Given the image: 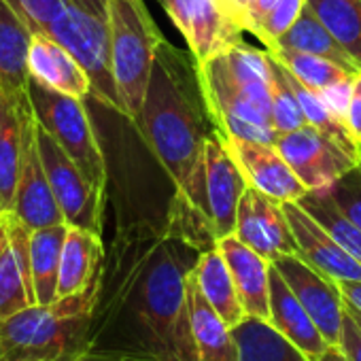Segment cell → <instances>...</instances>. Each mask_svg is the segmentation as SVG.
Returning a JSON list of instances; mask_svg holds the SVG:
<instances>
[{
    "instance_id": "cell-1",
    "label": "cell",
    "mask_w": 361,
    "mask_h": 361,
    "mask_svg": "<svg viewBox=\"0 0 361 361\" xmlns=\"http://www.w3.org/2000/svg\"><path fill=\"white\" fill-rule=\"evenodd\" d=\"M215 245L207 219L176 194L161 215L121 221L104 253L87 350L117 361H200L188 279Z\"/></svg>"
},
{
    "instance_id": "cell-2",
    "label": "cell",
    "mask_w": 361,
    "mask_h": 361,
    "mask_svg": "<svg viewBox=\"0 0 361 361\" xmlns=\"http://www.w3.org/2000/svg\"><path fill=\"white\" fill-rule=\"evenodd\" d=\"M134 126L172 180L174 194L207 219L204 151L219 128L204 94L200 66L190 51L166 39L159 43Z\"/></svg>"
},
{
    "instance_id": "cell-3",
    "label": "cell",
    "mask_w": 361,
    "mask_h": 361,
    "mask_svg": "<svg viewBox=\"0 0 361 361\" xmlns=\"http://www.w3.org/2000/svg\"><path fill=\"white\" fill-rule=\"evenodd\" d=\"M96 291L98 281L81 293L32 304L3 319L0 361H68L87 350Z\"/></svg>"
},
{
    "instance_id": "cell-4",
    "label": "cell",
    "mask_w": 361,
    "mask_h": 361,
    "mask_svg": "<svg viewBox=\"0 0 361 361\" xmlns=\"http://www.w3.org/2000/svg\"><path fill=\"white\" fill-rule=\"evenodd\" d=\"M106 22L111 32L113 77L123 104V117L136 123L153 60L164 37L142 0H109Z\"/></svg>"
},
{
    "instance_id": "cell-5",
    "label": "cell",
    "mask_w": 361,
    "mask_h": 361,
    "mask_svg": "<svg viewBox=\"0 0 361 361\" xmlns=\"http://www.w3.org/2000/svg\"><path fill=\"white\" fill-rule=\"evenodd\" d=\"M28 98L37 123L75 159L92 185L106 190V159L94 132L85 100L56 92L28 77Z\"/></svg>"
},
{
    "instance_id": "cell-6",
    "label": "cell",
    "mask_w": 361,
    "mask_h": 361,
    "mask_svg": "<svg viewBox=\"0 0 361 361\" xmlns=\"http://www.w3.org/2000/svg\"><path fill=\"white\" fill-rule=\"evenodd\" d=\"M45 35L64 45L92 81V98L123 115V104L113 77L109 22L68 3V7L47 26Z\"/></svg>"
},
{
    "instance_id": "cell-7",
    "label": "cell",
    "mask_w": 361,
    "mask_h": 361,
    "mask_svg": "<svg viewBox=\"0 0 361 361\" xmlns=\"http://www.w3.org/2000/svg\"><path fill=\"white\" fill-rule=\"evenodd\" d=\"M37 145L54 196L71 228H81L102 236L104 192L96 190L75 159L37 123Z\"/></svg>"
},
{
    "instance_id": "cell-8",
    "label": "cell",
    "mask_w": 361,
    "mask_h": 361,
    "mask_svg": "<svg viewBox=\"0 0 361 361\" xmlns=\"http://www.w3.org/2000/svg\"><path fill=\"white\" fill-rule=\"evenodd\" d=\"M204 94L221 136L243 138L253 142H276V130L266 111L249 100L234 83L224 54L200 66Z\"/></svg>"
},
{
    "instance_id": "cell-9",
    "label": "cell",
    "mask_w": 361,
    "mask_h": 361,
    "mask_svg": "<svg viewBox=\"0 0 361 361\" xmlns=\"http://www.w3.org/2000/svg\"><path fill=\"white\" fill-rule=\"evenodd\" d=\"M172 24L183 35L190 54L204 66L240 43L245 32L217 0H157Z\"/></svg>"
},
{
    "instance_id": "cell-10",
    "label": "cell",
    "mask_w": 361,
    "mask_h": 361,
    "mask_svg": "<svg viewBox=\"0 0 361 361\" xmlns=\"http://www.w3.org/2000/svg\"><path fill=\"white\" fill-rule=\"evenodd\" d=\"M274 147L300 176L308 190H327L336 180L359 164L336 140L312 126L279 134Z\"/></svg>"
},
{
    "instance_id": "cell-11",
    "label": "cell",
    "mask_w": 361,
    "mask_h": 361,
    "mask_svg": "<svg viewBox=\"0 0 361 361\" xmlns=\"http://www.w3.org/2000/svg\"><path fill=\"white\" fill-rule=\"evenodd\" d=\"M272 266L281 272V276L302 302L325 340L331 346H340L344 325V300L336 281L319 272L298 253L283 255L272 262Z\"/></svg>"
},
{
    "instance_id": "cell-12",
    "label": "cell",
    "mask_w": 361,
    "mask_h": 361,
    "mask_svg": "<svg viewBox=\"0 0 361 361\" xmlns=\"http://www.w3.org/2000/svg\"><path fill=\"white\" fill-rule=\"evenodd\" d=\"M204 188H207V221L215 240L236 232V215L249 180L228 151L221 132L209 138L204 151Z\"/></svg>"
},
{
    "instance_id": "cell-13",
    "label": "cell",
    "mask_w": 361,
    "mask_h": 361,
    "mask_svg": "<svg viewBox=\"0 0 361 361\" xmlns=\"http://www.w3.org/2000/svg\"><path fill=\"white\" fill-rule=\"evenodd\" d=\"M234 236L264 255L270 264L283 255L298 253V243L283 202L262 194L251 185L240 198Z\"/></svg>"
},
{
    "instance_id": "cell-14",
    "label": "cell",
    "mask_w": 361,
    "mask_h": 361,
    "mask_svg": "<svg viewBox=\"0 0 361 361\" xmlns=\"http://www.w3.org/2000/svg\"><path fill=\"white\" fill-rule=\"evenodd\" d=\"M221 138L228 151L232 153V157L236 159V164L240 166L251 188L259 190L262 194L283 204L300 202L310 192L274 145L228 138V136Z\"/></svg>"
},
{
    "instance_id": "cell-15",
    "label": "cell",
    "mask_w": 361,
    "mask_h": 361,
    "mask_svg": "<svg viewBox=\"0 0 361 361\" xmlns=\"http://www.w3.org/2000/svg\"><path fill=\"white\" fill-rule=\"evenodd\" d=\"M18 221H22L30 232L66 224L62 209L54 196V190L49 185V178L45 174V166L39 153L37 145V119L30 123L20 176H18V188L13 196V204L9 211Z\"/></svg>"
},
{
    "instance_id": "cell-16",
    "label": "cell",
    "mask_w": 361,
    "mask_h": 361,
    "mask_svg": "<svg viewBox=\"0 0 361 361\" xmlns=\"http://www.w3.org/2000/svg\"><path fill=\"white\" fill-rule=\"evenodd\" d=\"M37 304L30 272V230L7 215L0 232V321Z\"/></svg>"
},
{
    "instance_id": "cell-17",
    "label": "cell",
    "mask_w": 361,
    "mask_h": 361,
    "mask_svg": "<svg viewBox=\"0 0 361 361\" xmlns=\"http://www.w3.org/2000/svg\"><path fill=\"white\" fill-rule=\"evenodd\" d=\"M298 243V255L331 281H361V264L298 202L283 204Z\"/></svg>"
},
{
    "instance_id": "cell-18",
    "label": "cell",
    "mask_w": 361,
    "mask_h": 361,
    "mask_svg": "<svg viewBox=\"0 0 361 361\" xmlns=\"http://www.w3.org/2000/svg\"><path fill=\"white\" fill-rule=\"evenodd\" d=\"M35 113L28 96H11L0 87V207L11 211L26 136Z\"/></svg>"
},
{
    "instance_id": "cell-19",
    "label": "cell",
    "mask_w": 361,
    "mask_h": 361,
    "mask_svg": "<svg viewBox=\"0 0 361 361\" xmlns=\"http://www.w3.org/2000/svg\"><path fill=\"white\" fill-rule=\"evenodd\" d=\"M217 247L221 249L232 279L236 283L240 302L247 310V317L270 321V268L272 264L247 247L240 238L226 236L217 240Z\"/></svg>"
},
{
    "instance_id": "cell-20",
    "label": "cell",
    "mask_w": 361,
    "mask_h": 361,
    "mask_svg": "<svg viewBox=\"0 0 361 361\" xmlns=\"http://www.w3.org/2000/svg\"><path fill=\"white\" fill-rule=\"evenodd\" d=\"M28 75L39 83L85 100L92 96V81L73 54L45 32H35L28 51Z\"/></svg>"
},
{
    "instance_id": "cell-21",
    "label": "cell",
    "mask_w": 361,
    "mask_h": 361,
    "mask_svg": "<svg viewBox=\"0 0 361 361\" xmlns=\"http://www.w3.org/2000/svg\"><path fill=\"white\" fill-rule=\"evenodd\" d=\"M270 323L310 361L331 346L274 266L270 268Z\"/></svg>"
},
{
    "instance_id": "cell-22",
    "label": "cell",
    "mask_w": 361,
    "mask_h": 361,
    "mask_svg": "<svg viewBox=\"0 0 361 361\" xmlns=\"http://www.w3.org/2000/svg\"><path fill=\"white\" fill-rule=\"evenodd\" d=\"M32 28L7 3L0 0V87L11 96H28V51Z\"/></svg>"
},
{
    "instance_id": "cell-23",
    "label": "cell",
    "mask_w": 361,
    "mask_h": 361,
    "mask_svg": "<svg viewBox=\"0 0 361 361\" xmlns=\"http://www.w3.org/2000/svg\"><path fill=\"white\" fill-rule=\"evenodd\" d=\"M188 308L194 334V344L200 361H238V346L232 327L215 312L202 295L194 270L188 279Z\"/></svg>"
},
{
    "instance_id": "cell-24",
    "label": "cell",
    "mask_w": 361,
    "mask_h": 361,
    "mask_svg": "<svg viewBox=\"0 0 361 361\" xmlns=\"http://www.w3.org/2000/svg\"><path fill=\"white\" fill-rule=\"evenodd\" d=\"M104 253L106 249L100 234L68 226L60 262L58 298L75 295L90 289L100 276Z\"/></svg>"
},
{
    "instance_id": "cell-25",
    "label": "cell",
    "mask_w": 361,
    "mask_h": 361,
    "mask_svg": "<svg viewBox=\"0 0 361 361\" xmlns=\"http://www.w3.org/2000/svg\"><path fill=\"white\" fill-rule=\"evenodd\" d=\"M194 279L202 295L230 327H236L247 319V310L240 302L230 266L217 245L200 253L194 268Z\"/></svg>"
},
{
    "instance_id": "cell-26",
    "label": "cell",
    "mask_w": 361,
    "mask_h": 361,
    "mask_svg": "<svg viewBox=\"0 0 361 361\" xmlns=\"http://www.w3.org/2000/svg\"><path fill=\"white\" fill-rule=\"evenodd\" d=\"M68 234V226H49L30 232V272L37 304H51L58 300V279L62 249Z\"/></svg>"
},
{
    "instance_id": "cell-27",
    "label": "cell",
    "mask_w": 361,
    "mask_h": 361,
    "mask_svg": "<svg viewBox=\"0 0 361 361\" xmlns=\"http://www.w3.org/2000/svg\"><path fill=\"white\" fill-rule=\"evenodd\" d=\"M232 334L238 346V361H310L270 321L247 317L232 327Z\"/></svg>"
},
{
    "instance_id": "cell-28",
    "label": "cell",
    "mask_w": 361,
    "mask_h": 361,
    "mask_svg": "<svg viewBox=\"0 0 361 361\" xmlns=\"http://www.w3.org/2000/svg\"><path fill=\"white\" fill-rule=\"evenodd\" d=\"M228 71L238 85V90L253 100L262 111L270 115V100H272V64L268 51H259L247 43H236L226 54Z\"/></svg>"
},
{
    "instance_id": "cell-29",
    "label": "cell",
    "mask_w": 361,
    "mask_h": 361,
    "mask_svg": "<svg viewBox=\"0 0 361 361\" xmlns=\"http://www.w3.org/2000/svg\"><path fill=\"white\" fill-rule=\"evenodd\" d=\"M270 49H291L302 54L321 56L325 60L336 62L338 66L346 68L348 73H361L355 60L346 54V49L331 37V32L317 20V16L306 5L298 22L274 43Z\"/></svg>"
},
{
    "instance_id": "cell-30",
    "label": "cell",
    "mask_w": 361,
    "mask_h": 361,
    "mask_svg": "<svg viewBox=\"0 0 361 361\" xmlns=\"http://www.w3.org/2000/svg\"><path fill=\"white\" fill-rule=\"evenodd\" d=\"M306 5L361 71V0H306Z\"/></svg>"
},
{
    "instance_id": "cell-31",
    "label": "cell",
    "mask_w": 361,
    "mask_h": 361,
    "mask_svg": "<svg viewBox=\"0 0 361 361\" xmlns=\"http://www.w3.org/2000/svg\"><path fill=\"white\" fill-rule=\"evenodd\" d=\"M270 56L283 64L302 85H306L308 90L321 94L323 90L331 87L334 83L357 75V73H348L346 68L338 66L331 60H325L321 56H312V54H302V51H291V49H268Z\"/></svg>"
},
{
    "instance_id": "cell-32",
    "label": "cell",
    "mask_w": 361,
    "mask_h": 361,
    "mask_svg": "<svg viewBox=\"0 0 361 361\" xmlns=\"http://www.w3.org/2000/svg\"><path fill=\"white\" fill-rule=\"evenodd\" d=\"M268 58L272 64V100H270L272 128L276 130V134H287V132L300 130L302 126H306L302 104H300L293 87L289 85L285 68L270 56V51H268Z\"/></svg>"
},
{
    "instance_id": "cell-33",
    "label": "cell",
    "mask_w": 361,
    "mask_h": 361,
    "mask_svg": "<svg viewBox=\"0 0 361 361\" xmlns=\"http://www.w3.org/2000/svg\"><path fill=\"white\" fill-rule=\"evenodd\" d=\"M336 209L361 230V161L344 172L331 188L325 190Z\"/></svg>"
},
{
    "instance_id": "cell-34",
    "label": "cell",
    "mask_w": 361,
    "mask_h": 361,
    "mask_svg": "<svg viewBox=\"0 0 361 361\" xmlns=\"http://www.w3.org/2000/svg\"><path fill=\"white\" fill-rule=\"evenodd\" d=\"M304 7H306V0H279L270 9V13L264 18L255 37L266 45V49L274 47V43L298 22Z\"/></svg>"
},
{
    "instance_id": "cell-35",
    "label": "cell",
    "mask_w": 361,
    "mask_h": 361,
    "mask_svg": "<svg viewBox=\"0 0 361 361\" xmlns=\"http://www.w3.org/2000/svg\"><path fill=\"white\" fill-rule=\"evenodd\" d=\"M7 3L26 20L32 32H45L71 0H7Z\"/></svg>"
},
{
    "instance_id": "cell-36",
    "label": "cell",
    "mask_w": 361,
    "mask_h": 361,
    "mask_svg": "<svg viewBox=\"0 0 361 361\" xmlns=\"http://www.w3.org/2000/svg\"><path fill=\"white\" fill-rule=\"evenodd\" d=\"M342 353L348 361H361V327L344 308V325H342Z\"/></svg>"
},
{
    "instance_id": "cell-37",
    "label": "cell",
    "mask_w": 361,
    "mask_h": 361,
    "mask_svg": "<svg viewBox=\"0 0 361 361\" xmlns=\"http://www.w3.org/2000/svg\"><path fill=\"white\" fill-rule=\"evenodd\" d=\"M346 126L350 128V132L361 142V73L353 81V92H350V102H348V113H346Z\"/></svg>"
},
{
    "instance_id": "cell-38",
    "label": "cell",
    "mask_w": 361,
    "mask_h": 361,
    "mask_svg": "<svg viewBox=\"0 0 361 361\" xmlns=\"http://www.w3.org/2000/svg\"><path fill=\"white\" fill-rule=\"evenodd\" d=\"M279 3V0H251L249 5V16H247V32L257 35L264 18L270 13V9Z\"/></svg>"
},
{
    "instance_id": "cell-39",
    "label": "cell",
    "mask_w": 361,
    "mask_h": 361,
    "mask_svg": "<svg viewBox=\"0 0 361 361\" xmlns=\"http://www.w3.org/2000/svg\"><path fill=\"white\" fill-rule=\"evenodd\" d=\"M346 306L361 312V281H338L336 283Z\"/></svg>"
},
{
    "instance_id": "cell-40",
    "label": "cell",
    "mask_w": 361,
    "mask_h": 361,
    "mask_svg": "<svg viewBox=\"0 0 361 361\" xmlns=\"http://www.w3.org/2000/svg\"><path fill=\"white\" fill-rule=\"evenodd\" d=\"M251 0H228V16L247 32V16Z\"/></svg>"
},
{
    "instance_id": "cell-41",
    "label": "cell",
    "mask_w": 361,
    "mask_h": 361,
    "mask_svg": "<svg viewBox=\"0 0 361 361\" xmlns=\"http://www.w3.org/2000/svg\"><path fill=\"white\" fill-rule=\"evenodd\" d=\"M77 7L85 9L87 13L96 16V18H102L106 20V13H109V0H71Z\"/></svg>"
},
{
    "instance_id": "cell-42",
    "label": "cell",
    "mask_w": 361,
    "mask_h": 361,
    "mask_svg": "<svg viewBox=\"0 0 361 361\" xmlns=\"http://www.w3.org/2000/svg\"><path fill=\"white\" fill-rule=\"evenodd\" d=\"M312 361H348V359H346V355L342 353L340 346H329L321 357H317Z\"/></svg>"
},
{
    "instance_id": "cell-43",
    "label": "cell",
    "mask_w": 361,
    "mask_h": 361,
    "mask_svg": "<svg viewBox=\"0 0 361 361\" xmlns=\"http://www.w3.org/2000/svg\"><path fill=\"white\" fill-rule=\"evenodd\" d=\"M68 361H117V359L106 357V355H100V353L83 350V353H79L77 357H73V359H68Z\"/></svg>"
},
{
    "instance_id": "cell-44",
    "label": "cell",
    "mask_w": 361,
    "mask_h": 361,
    "mask_svg": "<svg viewBox=\"0 0 361 361\" xmlns=\"http://www.w3.org/2000/svg\"><path fill=\"white\" fill-rule=\"evenodd\" d=\"M344 308H346V312H348V314H350V317L357 321V325L361 327V312H357L355 308H350V306H346V304H344Z\"/></svg>"
},
{
    "instance_id": "cell-45",
    "label": "cell",
    "mask_w": 361,
    "mask_h": 361,
    "mask_svg": "<svg viewBox=\"0 0 361 361\" xmlns=\"http://www.w3.org/2000/svg\"><path fill=\"white\" fill-rule=\"evenodd\" d=\"M7 211L3 209V207H0V232H3V228H5V221H7Z\"/></svg>"
},
{
    "instance_id": "cell-46",
    "label": "cell",
    "mask_w": 361,
    "mask_h": 361,
    "mask_svg": "<svg viewBox=\"0 0 361 361\" xmlns=\"http://www.w3.org/2000/svg\"><path fill=\"white\" fill-rule=\"evenodd\" d=\"M217 3L226 9V13H228V0H217Z\"/></svg>"
}]
</instances>
